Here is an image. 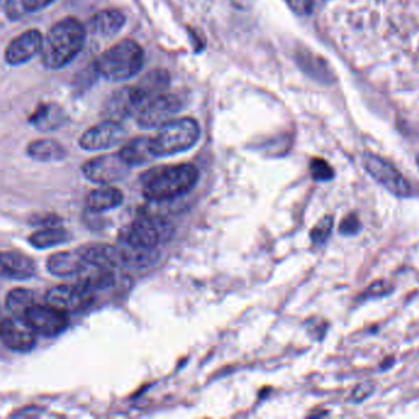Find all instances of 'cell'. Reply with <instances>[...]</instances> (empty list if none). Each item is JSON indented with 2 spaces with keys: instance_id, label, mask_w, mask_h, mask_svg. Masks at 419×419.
Here are the masks:
<instances>
[{
  "instance_id": "cell-33",
  "label": "cell",
  "mask_w": 419,
  "mask_h": 419,
  "mask_svg": "<svg viewBox=\"0 0 419 419\" xmlns=\"http://www.w3.org/2000/svg\"><path fill=\"white\" fill-rule=\"evenodd\" d=\"M394 363H395V362H394V357H391V358L387 359V362H385V364H382V369H384V370H387V369H389V367H392V365H394Z\"/></svg>"
},
{
  "instance_id": "cell-12",
  "label": "cell",
  "mask_w": 419,
  "mask_h": 419,
  "mask_svg": "<svg viewBox=\"0 0 419 419\" xmlns=\"http://www.w3.org/2000/svg\"><path fill=\"white\" fill-rule=\"evenodd\" d=\"M126 137V131L121 123L106 121L91 127L80 138V146L89 151H106L118 146Z\"/></svg>"
},
{
  "instance_id": "cell-30",
  "label": "cell",
  "mask_w": 419,
  "mask_h": 419,
  "mask_svg": "<svg viewBox=\"0 0 419 419\" xmlns=\"http://www.w3.org/2000/svg\"><path fill=\"white\" fill-rule=\"evenodd\" d=\"M360 229H362V224H360L358 216L351 213L341 220L339 231H340L341 235L351 236L357 235Z\"/></svg>"
},
{
  "instance_id": "cell-15",
  "label": "cell",
  "mask_w": 419,
  "mask_h": 419,
  "mask_svg": "<svg viewBox=\"0 0 419 419\" xmlns=\"http://www.w3.org/2000/svg\"><path fill=\"white\" fill-rule=\"evenodd\" d=\"M76 277L79 285L93 293L114 287L121 276L118 269L86 262Z\"/></svg>"
},
{
  "instance_id": "cell-6",
  "label": "cell",
  "mask_w": 419,
  "mask_h": 419,
  "mask_svg": "<svg viewBox=\"0 0 419 419\" xmlns=\"http://www.w3.org/2000/svg\"><path fill=\"white\" fill-rule=\"evenodd\" d=\"M362 165L377 184L396 197H410L412 194L410 182L391 163L367 151L362 155Z\"/></svg>"
},
{
  "instance_id": "cell-4",
  "label": "cell",
  "mask_w": 419,
  "mask_h": 419,
  "mask_svg": "<svg viewBox=\"0 0 419 419\" xmlns=\"http://www.w3.org/2000/svg\"><path fill=\"white\" fill-rule=\"evenodd\" d=\"M200 138V127L193 118L173 119L159 127L154 138H151V148L156 158L176 155L189 151Z\"/></svg>"
},
{
  "instance_id": "cell-14",
  "label": "cell",
  "mask_w": 419,
  "mask_h": 419,
  "mask_svg": "<svg viewBox=\"0 0 419 419\" xmlns=\"http://www.w3.org/2000/svg\"><path fill=\"white\" fill-rule=\"evenodd\" d=\"M171 76L164 69L150 71L135 86H130L131 98L135 105V114L149 100L161 95L169 86Z\"/></svg>"
},
{
  "instance_id": "cell-21",
  "label": "cell",
  "mask_w": 419,
  "mask_h": 419,
  "mask_svg": "<svg viewBox=\"0 0 419 419\" xmlns=\"http://www.w3.org/2000/svg\"><path fill=\"white\" fill-rule=\"evenodd\" d=\"M66 121V114L59 105L43 104L30 117V123L40 131H54Z\"/></svg>"
},
{
  "instance_id": "cell-9",
  "label": "cell",
  "mask_w": 419,
  "mask_h": 419,
  "mask_svg": "<svg viewBox=\"0 0 419 419\" xmlns=\"http://www.w3.org/2000/svg\"><path fill=\"white\" fill-rule=\"evenodd\" d=\"M30 326L38 335L44 337H56L66 330L69 325L68 312L59 310L51 305L35 304L25 316Z\"/></svg>"
},
{
  "instance_id": "cell-17",
  "label": "cell",
  "mask_w": 419,
  "mask_h": 419,
  "mask_svg": "<svg viewBox=\"0 0 419 419\" xmlns=\"http://www.w3.org/2000/svg\"><path fill=\"white\" fill-rule=\"evenodd\" d=\"M126 21V15L119 10H102L91 18L87 31L96 37H113L124 28Z\"/></svg>"
},
{
  "instance_id": "cell-16",
  "label": "cell",
  "mask_w": 419,
  "mask_h": 419,
  "mask_svg": "<svg viewBox=\"0 0 419 419\" xmlns=\"http://www.w3.org/2000/svg\"><path fill=\"white\" fill-rule=\"evenodd\" d=\"M36 264L26 254L11 251L0 252V276L4 278L23 281L32 278Z\"/></svg>"
},
{
  "instance_id": "cell-20",
  "label": "cell",
  "mask_w": 419,
  "mask_h": 419,
  "mask_svg": "<svg viewBox=\"0 0 419 419\" xmlns=\"http://www.w3.org/2000/svg\"><path fill=\"white\" fill-rule=\"evenodd\" d=\"M297 61L303 71L312 79L320 81L322 84H332L335 81V74L331 69L329 63L322 57L312 54L309 51L299 52Z\"/></svg>"
},
{
  "instance_id": "cell-28",
  "label": "cell",
  "mask_w": 419,
  "mask_h": 419,
  "mask_svg": "<svg viewBox=\"0 0 419 419\" xmlns=\"http://www.w3.org/2000/svg\"><path fill=\"white\" fill-rule=\"evenodd\" d=\"M312 179L317 182H327L335 177V170L322 158H314L309 164Z\"/></svg>"
},
{
  "instance_id": "cell-5",
  "label": "cell",
  "mask_w": 419,
  "mask_h": 419,
  "mask_svg": "<svg viewBox=\"0 0 419 419\" xmlns=\"http://www.w3.org/2000/svg\"><path fill=\"white\" fill-rule=\"evenodd\" d=\"M171 236L168 223L159 218L140 217L126 226L119 232L121 245L136 250L154 251L157 246Z\"/></svg>"
},
{
  "instance_id": "cell-7",
  "label": "cell",
  "mask_w": 419,
  "mask_h": 419,
  "mask_svg": "<svg viewBox=\"0 0 419 419\" xmlns=\"http://www.w3.org/2000/svg\"><path fill=\"white\" fill-rule=\"evenodd\" d=\"M181 98L177 95H157L149 100L135 114L136 122L144 129L162 127L171 118L182 110Z\"/></svg>"
},
{
  "instance_id": "cell-18",
  "label": "cell",
  "mask_w": 419,
  "mask_h": 419,
  "mask_svg": "<svg viewBox=\"0 0 419 419\" xmlns=\"http://www.w3.org/2000/svg\"><path fill=\"white\" fill-rule=\"evenodd\" d=\"M85 264L86 261L79 249L51 254L47 261V268L51 274L58 277H70L79 273Z\"/></svg>"
},
{
  "instance_id": "cell-1",
  "label": "cell",
  "mask_w": 419,
  "mask_h": 419,
  "mask_svg": "<svg viewBox=\"0 0 419 419\" xmlns=\"http://www.w3.org/2000/svg\"><path fill=\"white\" fill-rule=\"evenodd\" d=\"M199 176V170L191 164L156 167L142 176V194L151 202L171 201L190 192Z\"/></svg>"
},
{
  "instance_id": "cell-22",
  "label": "cell",
  "mask_w": 419,
  "mask_h": 419,
  "mask_svg": "<svg viewBox=\"0 0 419 419\" xmlns=\"http://www.w3.org/2000/svg\"><path fill=\"white\" fill-rule=\"evenodd\" d=\"M128 165L141 166L156 159L151 148V138L140 137L126 143L119 151Z\"/></svg>"
},
{
  "instance_id": "cell-2",
  "label": "cell",
  "mask_w": 419,
  "mask_h": 419,
  "mask_svg": "<svg viewBox=\"0 0 419 419\" xmlns=\"http://www.w3.org/2000/svg\"><path fill=\"white\" fill-rule=\"evenodd\" d=\"M86 28L75 18L58 21L43 40L41 59L48 69H61L74 61L86 41Z\"/></svg>"
},
{
  "instance_id": "cell-26",
  "label": "cell",
  "mask_w": 419,
  "mask_h": 419,
  "mask_svg": "<svg viewBox=\"0 0 419 419\" xmlns=\"http://www.w3.org/2000/svg\"><path fill=\"white\" fill-rule=\"evenodd\" d=\"M395 290V287L392 283L385 279H379L372 282L370 285L364 289L363 293L360 294L362 300H374V299H380L390 295Z\"/></svg>"
},
{
  "instance_id": "cell-34",
  "label": "cell",
  "mask_w": 419,
  "mask_h": 419,
  "mask_svg": "<svg viewBox=\"0 0 419 419\" xmlns=\"http://www.w3.org/2000/svg\"><path fill=\"white\" fill-rule=\"evenodd\" d=\"M418 165H419V160H418Z\"/></svg>"
},
{
  "instance_id": "cell-3",
  "label": "cell",
  "mask_w": 419,
  "mask_h": 419,
  "mask_svg": "<svg viewBox=\"0 0 419 419\" xmlns=\"http://www.w3.org/2000/svg\"><path fill=\"white\" fill-rule=\"evenodd\" d=\"M144 61V51L139 43L126 40L102 53L95 63V69L107 81H126L142 69Z\"/></svg>"
},
{
  "instance_id": "cell-27",
  "label": "cell",
  "mask_w": 419,
  "mask_h": 419,
  "mask_svg": "<svg viewBox=\"0 0 419 419\" xmlns=\"http://www.w3.org/2000/svg\"><path fill=\"white\" fill-rule=\"evenodd\" d=\"M332 229H334V217L325 216L322 218L317 223V225L310 230V239H312V244H315V245L325 244L327 239L330 237Z\"/></svg>"
},
{
  "instance_id": "cell-25",
  "label": "cell",
  "mask_w": 419,
  "mask_h": 419,
  "mask_svg": "<svg viewBox=\"0 0 419 419\" xmlns=\"http://www.w3.org/2000/svg\"><path fill=\"white\" fill-rule=\"evenodd\" d=\"M35 294L25 288L13 289L6 297V307L9 309L13 316L23 317L28 314V311L35 305Z\"/></svg>"
},
{
  "instance_id": "cell-11",
  "label": "cell",
  "mask_w": 419,
  "mask_h": 419,
  "mask_svg": "<svg viewBox=\"0 0 419 419\" xmlns=\"http://www.w3.org/2000/svg\"><path fill=\"white\" fill-rule=\"evenodd\" d=\"M47 304L66 312L84 310L93 302V293L76 284H61L47 292Z\"/></svg>"
},
{
  "instance_id": "cell-23",
  "label": "cell",
  "mask_w": 419,
  "mask_h": 419,
  "mask_svg": "<svg viewBox=\"0 0 419 419\" xmlns=\"http://www.w3.org/2000/svg\"><path fill=\"white\" fill-rule=\"evenodd\" d=\"M28 154L32 159L42 163L63 160L66 155L64 146L53 139H38L30 143Z\"/></svg>"
},
{
  "instance_id": "cell-29",
  "label": "cell",
  "mask_w": 419,
  "mask_h": 419,
  "mask_svg": "<svg viewBox=\"0 0 419 419\" xmlns=\"http://www.w3.org/2000/svg\"><path fill=\"white\" fill-rule=\"evenodd\" d=\"M375 390H377V384L372 382V380L360 382L357 386L354 387L352 396H351V400L354 403H360V402H363L368 397H370L375 392Z\"/></svg>"
},
{
  "instance_id": "cell-19",
  "label": "cell",
  "mask_w": 419,
  "mask_h": 419,
  "mask_svg": "<svg viewBox=\"0 0 419 419\" xmlns=\"http://www.w3.org/2000/svg\"><path fill=\"white\" fill-rule=\"evenodd\" d=\"M124 201V194L121 189L102 184V187L93 189L86 198V206L91 212L102 213L119 207Z\"/></svg>"
},
{
  "instance_id": "cell-10",
  "label": "cell",
  "mask_w": 419,
  "mask_h": 419,
  "mask_svg": "<svg viewBox=\"0 0 419 419\" xmlns=\"http://www.w3.org/2000/svg\"><path fill=\"white\" fill-rule=\"evenodd\" d=\"M36 332L23 317L13 316L0 320V339L8 348L28 353L36 346Z\"/></svg>"
},
{
  "instance_id": "cell-32",
  "label": "cell",
  "mask_w": 419,
  "mask_h": 419,
  "mask_svg": "<svg viewBox=\"0 0 419 419\" xmlns=\"http://www.w3.org/2000/svg\"><path fill=\"white\" fill-rule=\"evenodd\" d=\"M53 1L54 0H21L23 9H25V11H28V13L43 10L47 6H49Z\"/></svg>"
},
{
  "instance_id": "cell-31",
  "label": "cell",
  "mask_w": 419,
  "mask_h": 419,
  "mask_svg": "<svg viewBox=\"0 0 419 419\" xmlns=\"http://www.w3.org/2000/svg\"><path fill=\"white\" fill-rule=\"evenodd\" d=\"M286 3L297 14L308 15L312 13V0H286Z\"/></svg>"
},
{
  "instance_id": "cell-8",
  "label": "cell",
  "mask_w": 419,
  "mask_h": 419,
  "mask_svg": "<svg viewBox=\"0 0 419 419\" xmlns=\"http://www.w3.org/2000/svg\"><path fill=\"white\" fill-rule=\"evenodd\" d=\"M130 165L123 160L121 154H107L97 156L87 161L83 166V172L86 179L98 184H111L126 179Z\"/></svg>"
},
{
  "instance_id": "cell-13",
  "label": "cell",
  "mask_w": 419,
  "mask_h": 419,
  "mask_svg": "<svg viewBox=\"0 0 419 419\" xmlns=\"http://www.w3.org/2000/svg\"><path fill=\"white\" fill-rule=\"evenodd\" d=\"M42 33L38 30H28L15 37L5 49V61L10 66H20L31 61L41 53L43 46Z\"/></svg>"
},
{
  "instance_id": "cell-24",
  "label": "cell",
  "mask_w": 419,
  "mask_h": 419,
  "mask_svg": "<svg viewBox=\"0 0 419 419\" xmlns=\"http://www.w3.org/2000/svg\"><path fill=\"white\" fill-rule=\"evenodd\" d=\"M69 232L66 229L53 225L47 226L42 230L33 232L28 240L36 249H49L64 244L66 241L69 240Z\"/></svg>"
}]
</instances>
